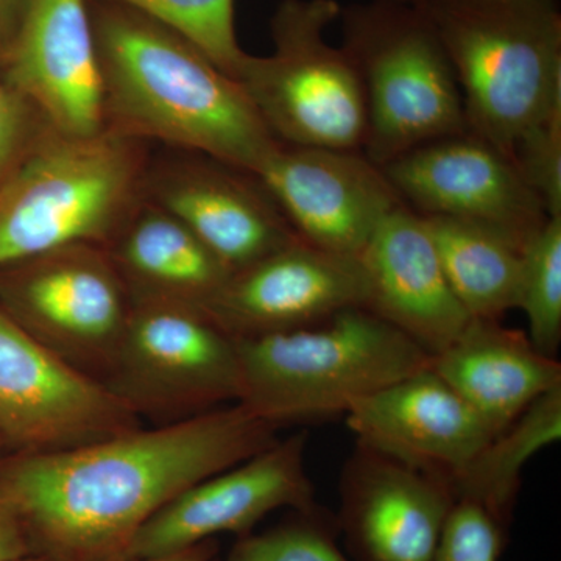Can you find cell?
Returning <instances> with one entry per match:
<instances>
[{
  "label": "cell",
  "mask_w": 561,
  "mask_h": 561,
  "mask_svg": "<svg viewBox=\"0 0 561 561\" xmlns=\"http://www.w3.org/2000/svg\"><path fill=\"white\" fill-rule=\"evenodd\" d=\"M140 140L106 128L87 138L46 128L0 184V267L61 247H108L138 205Z\"/></svg>",
  "instance_id": "obj_5"
},
{
  "label": "cell",
  "mask_w": 561,
  "mask_h": 561,
  "mask_svg": "<svg viewBox=\"0 0 561 561\" xmlns=\"http://www.w3.org/2000/svg\"><path fill=\"white\" fill-rule=\"evenodd\" d=\"M35 117L41 119L20 92L0 83V184L9 179L46 130L47 125L41 128L33 125Z\"/></svg>",
  "instance_id": "obj_29"
},
{
  "label": "cell",
  "mask_w": 561,
  "mask_h": 561,
  "mask_svg": "<svg viewBox=\"0 0 561 561\" xmlns=\"http://www.w3.org/2000/svg\"><path fill=\"white\" fill-rule=\"evenodd\" d=\"M256 176L302 241L345 256H360L404 205L382 169L356 150L280 144Z\"/></svg>",
  "instance_id": "obj_13"
},
{
  "label": "cell",
  "mask_w": 561,
  "mask_h": 561,
  "mask_svg": "<svg viewBox=\"0 0 561 561\" xmlns=\"http://www.w3.org/2000/svg\"><path fill=\"white\" fill-rule=\"evenodd\" d=\"M511 161L549 217H561V106L519 140Z\"/></svg>",
  "instance_id": "obj_27"
},
{
  "label": "cell",
  "mask_w": 561,
  "mask_h": 561,
  "mask_svg": "<svg viewBox=\"0 0 561 561\" xmlns=\"http://www.w3.org/2000/svg\"><path fill=\"white\" fill-rule=\"evenodd\" d=\"M448 55L467 130L513 150L561 106V11L557 0H423Z\"/></svg>",
  "instance_id": "obj_3"
},
{
  "label": "cell",
  "mask_w": 561,
  "mask_h": 561,
  "mask_svg": "<svg viewBox=\"0 0 561 561\" xmlns=\"http://www.w3.org/2000/svg\"><path fill=\"white\" fill-rule=\"evenodd\" d=\"M382 171L420 216L468 221L522 250L551 219L515 164L470 131L424 144Z\"/></svg>",
  "instance_id": "obj_12"
},
{
  "label": "cell",
  "mask_w": 561,
  "mask_h": 561,
  "mask_svg": "<svg viewBox=\"0 0 561 561\" xmlns=\"http://www.w3.org/2000/svg\"><path fill=\"white\" fill-rule=\"evenodd\" d=\"M236 341L239 404L278 430L346 415L356 402L431 365L426 351L367 308Z\"/></svg>",
  "instance_id": "obj_4"
},
{
  "label": "cell",
  "mask_w": 561,
  "mask_h": 561,
  "mask_svg": "<svg viewBox=\"0 0 561 561\" xmlns=\"http://www.w3.org/2000/svg\"><path fill=\"white\" fill-rule=\"evenodd\" d=\"M103 387L154 426L194 419L241 400L238 341L197 306L133 300Z\"/></svg>",
  "instance_id": "obj_8"
},
{
  "label": "cell",
  "mask_w": 561,
  "mask_h": 561,
  "mask_svg": "<svg viewBox=\"0 0 561 561\" xmlns=\"http://www.w3.org/2000/svg\"><path fill=\"white\" fill-rule=\"evenodd\" d=\"M214 548L213 541H205L202 545L194 546L187 551L172 553V556L154 557V559H139V560H119V561H213Z\"/></svg>",
  "instance_id": "obj_32"
},
{
  "label": "cell",
  "mask_w": 561,
  "mask_h": 561,
  "mask_svg": "<svg viewBox=\"0 0 561 561\" xmlns=\"http://www.w3.org/2000/svg\"><path fill=\"white\" fill-rule=\"evenodd\" d=\"M18 561H50V560L46 559V557L28 556V557H24V559H21V560H18Z\"/></svg>",
  "instance_id": "obj_33"
},
{
  "label": "cell",
  "mask_w": 561,
  "mask_h": 561,
  "mask_svg": "<svg viewBox=\"0 0 561 561\" xmlns=\"http://www.w3.org/2000/svg\"><path fill=\"white\" fill-rule=\"evenodd\" d=\"M150 194L232 273L301 239L257 176L202 154L162 169Z\"/></svg>",
  "instance_id": "obj_18"
},
{
  "label": "cell",
  "mask_w": 561,
  "mask_h": 561,
  "mask_svg": "<svg viewBox=\"0 0 561 561\" xmlns=\"http://www.w3.org/2000/svg\"><path fill=\"white\" fill-rule=\"evenodd\" d=\"M454 505L443 479L357 445L335 522L359 561H430Z\"/></svg>",
  "instance_id": "obj_16"
},
{
  "label": "cell",
  "mask_w": 561,
  "mask_h": 561,
  "mask_svg": "<svg viewBox=\"0 0 561 561\" xmlns=\"http://www.w3.org/2000/svg\"><path fill=\"white\" fill-rule=\"evenodd\" d=\"M106 128L157 139L256 176L280 142L238 80L147 14L90 0Z\"/></svg>",
  "instance_id": "obj_2"
},
{
  "label": "cell",
  "mask_w": 561,
  "mask_h": 561,
  "mask_svg": "<svg viewBox=\"0 0 561 561\" xmlns=\"http://www.w3.org/2000/svg\"><path fill=\"white\" fill-rule=\"evenodd\" d=\"M33 556L27 531L16 508L0 490V561H18Z\"/></svg>",
  "instance_id": "obj_30"
},
{
  "label": "cell",
  "mask_w": 561,
  "mask_h": 561,
  "mask_svg": "<svg viewBox=\"0 0 561 561\" xmlns=\"http://www.w3.org/2000/svg\"><path fill=\"white\" fill-rule=\"evenodd\" d=\"M561 438V386L531 402L449 482L456 502L490 513L507 530L522 489L524 467Z\"/></svg>",
  "instance_id": "obj_23"
},
{
  "label": "cell",
  "mask_w": 561,
  "mask_h": 561,
  "mask_svg": "<svg viewBox=\"0 0 561 561\" xmlns=\"http://www.w3.org/2000/svg\"><path fill=\"white\" fill-rule=\"evenodd\" d=\"M168 25L214 65L238 80L247 51L239 46L234 28V0H110Z\"/></svg>",
  "instance_id": "obj_25"
},
{
  "label": "cell",
  "mask_w": 561,
  "mask_h": 561,
  "mask_svg": "<svg viewBox=\"0 0 561 561\" xmlns=\"http://www.w3.org/2000/svg\"><path fill=\"white\" fill-rule=\"evenodd\" d=\"M518 309L529 323V339L545 356L561 343V217H551L524 250Z\"/></svg>",
  "instance_id": "obj_24"
},
{
  "label": "cell",
  "mask_w": 561,
  "mask_h": 561,
  "mask_svg": "<svg viewBox=\"0 0 561 561\" xmlns=\"http://www.w3.org/2000/svg\"><path fill=\"white\" fill-rule=\"evenodd\" d=\"M278 431L236 402L72 448L13 453L0 461V490L16 508L33 556L119 561L173 497L264 451L279 440Z\"/></svg>",
  "instance_id": "obj_1"
},
{
  "label": "cell",
  "mask_w": 561,
  "mask_h": 561,
  "mask_svg": "<svg viewBox=\"0 0 561 561\" xmlns=\"http://www.w3.org/2000/svg\"><path fill=\"white\" fill-rule=\"evenodd\" d=\"M139 426L102 383L62 364L0 306V431L7 448L57 451Z\"/></svg>",
  "instance_id": "obj_10"
},
{
  "label": "cell",
  "mask_w": 561,
  "mask_h": 561,
  "mask_svg": "<svg viewBox=\"0 0 561 561\" xmlns=\"http://www.w3.org/2000/svg\"><path fill=\"white\" fill-rule=\"evenodd\" d=\"M457 300L471 319L518 309L524 250L497 232L449 217L421 216Z\"/></svg>",
  "instance_id": "obj_22"
},
{
  "label": "cell",
  "mask_w": 561,
  "mask_h": 561,
  "mask_svg": "<svg viewBox=\"0 0 561 561\" xmlns=\"http://www.w3.org/2000/svg\"><path fill=\"white\" fill-rule=\"evenodd\" d=\"M3 448H7L5 440H3L2 431H0V451H2Z\"/></svg>",
  "instance_id": "obj_35"
},
{
  "label": "cell",
  "mask_w": 561,
  "mask_h": 561,
  "mask_svg": "<svg viewBox=\"0 0 561 561\" xmlns=\"http://www.w3.org/2000/svg\"><path fill=\"white\" fill-rule=\"evenodd\" d=\"M27 0H0V58L5 55L20 27Z\"/></svg>",
  "instance_id": "obj_31"
},
{
  "label": "cell",
  "mask_w": 561,
  "mask_h": 561,
  "mask_svg": "<svg viewBox=\"0 0 561 561\" xmlns=\"http://www.w3.org/2000/svg\"><path fill=\"white\" fill-rule=\"evenodd\" d=\"M359 256L317 249L302 239L232 273L206 312L231 337L312 327L350 308H367Z\"/></svg>",
  "instance_id": "obj_15"
},
{
  "label": "cell",
  "mask_w": 561,
  "mask_h": 561,
  "mask_svg": "<svg viewBox=\"0 0 561 561\" xmlns=\"http://www.w3.org/2000/svg\"><path fill=\"white\" fill-rule=\"evenodd\" d=\"M337 522L320 507L290 522L239 538L224 561H348L337 546Z\"/></svg>",
  "instance_id": "obj_26"
},
{
  "label": "cell",
  "mask_w": 561,
  "mask_h": 561,
  "mask_svg": "<svg viewBox=\"0 0 561 561\" xmlns=\"http://www.w3.org/2000/svg\"><path fill=\"white\" fill-rule=\"evenodd\" d=\"M339 18L342 47L364 88L368 161L383 169L424 144L468 131L456 73L420 7L375 0Z\"/></svg>",
  "instance_id": "obj_6"
},
{
  "label": "cell",
  "mask_w": 561,
  "mask_h": 561,
  "mask_svg": "<svg viewBox=\"0 0 561 561\" xmlns=\"http://www.w3.org/2000/svg\"><path fill=\"white\" fill-rule=\"evenodd\" d=\"M345 420L357 445L448 485L496 435L431 365L356 402Z\"/></svg>",
  "instance_id": "obj_17"
},
{
  "label": "cell",
  "mask_w": 561,
  "mask_h": 561,
  "mask_svg": "<svg viewBox=\"0 0 561 561\" xmlns=\"http://www.w3.org/2000/svg\"><path fill=\"white\" fill-rule=\"evenodd\" d=\"M335 0H284L273 14L275 50L247 55L238 81L276 140L291 147L357 150L367 128L364 88L343 47L324 32Z\"/></svg>",
  "instance_id": "obj_7"
},
{
  "label": "cell",
  "mask_w": 561,
  "mask_h": 561,
  "mask_svg": "<svg viewBox=\"0 0 561 561\" xmlns=\"http://www.w3.org/2000/svg\"><path fill=\"white\" fill-rule=\"evenodd\" d=\"M306 446L308 435L298 432L194 483L140 527L124 560L172 556L220 534L243 537L278 508L319 507L306 470Z\"/></svg>",
  "instance_id": "obj_11"
},
{
  "label": "cell",
  "mask_w": 561,
  "mask_h": 561,
  "mask_svg": "<svg viewBox=\"0 0 561 561\" xmlns=\"http://www.w3.org/2000/svg\"><path fill=\"white\" fill-rule=\"evenodd\" d=\"M0 60L10 87L51 131L87 138L106 130L90 0H27Z\"/></svg>",
  "instance_id": "obj_14"
},
{
  "label": "cell",
  "mask_w": 561,
  "mask_h": 561,
  "mask_svg": "<svg viewBox=\"0 0 561 561\" xmlns=\"http://www.w3.org/2000/svg\"><path fill=\"white\" fill-rule=\"evenodd\" d=\"M505 529L472 502H456L430 561H500Z\"/></svg>",
  "instance_id": "obj_28"
},
{
  "label": "cell",
  "mask_w": 561,
  "mask_h": 561,
  "mask_svg": "<svg viewBox=\"0 0 561 561\" xmlns=\"http://www.w3.org/2000/svg\"><path fill=\"white\" fill-rule=\"evenodd\" d=\"M431 368L500 434L542 394L561 386V365L501 320L471 319L431 357Z\"/></svg>",
  "instance_id": "obj_20"
},
{
  "label": "cell",
  "mask_w": 561,
  "mask_h": 561,
  "mask_svg": "<svg viewBox=\"0 0 561 561\" xmlns=\"http://www.w3.org/2000/svg\"><path fill=\"white\" fill-rule=\"evenodd\" d=\"M397 2L409 3V5H420L423 0H397Z\"/></svg>",
  "instance_id": "obj_34"
},
{
  "label": "cell",
  "mask_w": 561,
  "mask_h": 561,
  "mask_svg": "<svg viewBox=\"0 0 561 561\" xmlns=\"http://www.w3.org/2000/svg\"><path fill=\"white\" fill-rule=\"evenodd\" d=\"M133 300H168L206 309L232 272L157 203H140L106 247Z\"/></svg>",
  "instance_id": "obj_21"
},
{
  "label": "cell",
  "mask_w": 561,
  "mask_h": 561,
  "mask_svg": "<svg viewBox=\"0 0 561 561\" xmlns=\"http://www.w3.org/2000/svg\"><path fill=\"white\" fill-rule=\"evenodd\" d=\"M0 306L62 364L103 386L133 298L105 247L77 243L0 267Z\"/></svg>",
  "instance_id": "obj_9"
},
{
  "label": "cell",
  "mask_w": 561,
  "mask_h": 561,
  "mask_svg": "<svg viewBox=\"0 0 561 561\" xmlns=\"http://www.w3.org/2000/svg\"><path fill=\"white\" fill-rule=\"evenodd\" d=\"M367 309L426 351L440 353L471 320L446 278L420 214L398 206L360 253Z\"/></svg>",
  "instance_id": "obj_19"
}]
</instances>
